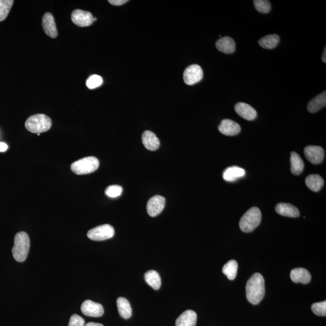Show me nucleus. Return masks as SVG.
Segmentation results:
<instances>
[{
    "instance_id": "obj_1",
    "label": "nucleus",
    "mask_w": 326,
    "mask_h": 326,
    "mask_svg": "<svg viewBox=\"0 0 326 326\" xmlns=\"http://www.w3.org/2000/svg\"><path fill=\"white\" fill-rule=\"evenodd\" d=\"M265 294L264 278L260 273L251 275L246 285V296L251 304H258Z\"/></svg>"
},
{
    "instance_id": "obj_2",
    "label": "nucleus",
    "mask_w": 326,
    "mask_h": 326,
    "mask_svg": "<svg viewBox=\"0 0 326 326\" xmlns=\"http://www.w3.org/2000/svg\"><path fill=\"white\" fill-rule=\"evenodd\" d=\"M30 250V239L26 232L18 233L14 239V246L12 250L15 260L23 262L28 257Z\"/></svg>"
},
{
    "instance_id": "obj_3",
    "label": "nucleus",
    "mask_w": 326,
    "mask_h": 326,
    "mask_svg": "<svg viewBox=\"0 0 326 326\" xmlns=\"http://www.w3.org/2000/svg\"><path fill=\"white\" fill-rule=\"evenodd\" d=\"M262 220L260 210L256 207H252L243 215L239 222V227L243 232L251 233L256 229Z\"/></svg>"
},
{
    "instance_id": "obj_4",
    "label": "nucleus",
    "mask_w": 326,
    "mask_h": 326,
    "mask_svg": "<svg viewBox=\"0 0 326 326\" xmlns=\"http://www.w3.org/2000/svg\"><path fill=\"white\" fill-rule=\"evenodd\" d=\"M52 124L51 118L46 115L39 114L29 117L26 121L25 126L29 131L40 134L51 128Z\"/></svg>"
},
{
    "instance_id": "obj_5",
    "label": "nucleus",
    "mask_w": 326,
    "mask_h": 326,
    "mask_svg": "<svg viewBox=\"0 0 326 326\" xmlns=\"http://www.w3.org/2000/svg\"><path fill=\"white\" fill-rule=\"evenodd\" d=\"M99 161L96 157L88 156L74 162L71 170L77 175H86L94 173L99 167Z\"/></svg>"
},
{
    "instance_id": "obj_6",
    "label": "nucleus",
    "mask_w": 326,
    "mask_h": 326,
    "mask_svg": "<svg viewBox=\"0 0 326 326\" xmlns=\"http://www.w3.org/2000/svg\"><path fill=\"white\" fill-rule=\"evenodd\" d=\"M115 230L111 225H99L88 231V238L92 241H102L111 239L114 236Z\"/></svg>"
},
{
    "instance_id": "obj_7",
    "label": "nucleus",
    "mask_w": 326,
    "mask_h": 326,
    "mask_svg": "<svg viewBox=\"0 0 326 326\" xmlns=\"http://www.w3.org/2000/svg\"><path fill=\"white\" fill-rule=\"evenodd\" d=\"M203 70L200 65H190L184 72V81L187 85H193L200 82L203 78Z\"/></svg>"
},
{
    "instance_id": "obj_8",
    "label": "nucleus",
    "mask_w": 326,
    "mask_h": 326,
    "mask_svg": "<svg viewBox=\"0 0 326 326\" xmlns=\"http://www.w3.org/2000/svg\"><path fill=\"white\" fill-rule=\"evenodd\" d=\"M165 198L160 195H155L150 198L147 204V212L151 217H155L161 213L165 208Z\"/></svg>"
},
{
    "instance_id": "obj_9",
    "label": "nucleus",
    "mask_w": 326,
    "mask_h": 326,
    "mask_svg": "<svg viewBox=\"0 0 326 326\" xmlns=\"http://www.w3.org/2000/svg\"><path fill=\"white\" fill-rule=\"evenodd\" d=\"M72 20L76 25L84 28L90 26L93 23L94 17L89 12L76 10L72 13Z\"/></svg>"
},
{
    "instance_id": "obj_10",
    "label": "nucleus",
    "mask_w": 326,
    "mask_h": 326,
    "mask_svg": "<svg viewBox=\"0 0 326 326\" xmlns=\"http://www.w3.org/2000/svg\"><path fill=\"white\" fill-rule=\"evenodd\" d=\"M304 155L312 164L318 165L324 158V150L321 146H308L304 148Z\"/></svg>"
},
{
    "instance_id": "obj_11",
    "label": "nucleus",
    "mask_w": 326,
    "mask_h": 326,
    "mask_svg": "<svg viewBox=\"0 0 326 326\" xmlns=\"http://www.w3.org/2000/svg\"><path fill=\"white\" fill-rule=\"evenodd\" d=\"M81 311L85 315L91 317H100L104 313L102 305L90 300L82 303Z\"/></svg>"
},
{
    "instance_id": "obj_12",
    "label": "nucleus",
    "mask_w": 326,
    "mask_h": 326,
    "mask_svg": "<svg viewBox=\"0 0 326 326\" xmlns=\"http://www.w3.org/2000/svg\"><path fill=\"white\" fill-rule=\"evenodd\" d=\"M219 132L227 136H234L239 134L241 127L238 123L230 119L222 120L218 126Z\"/></svg>"
},
{
    "instance_id": "obj_13",
    "label": "nucleus",
    "mask_w": 326,
    "mask_h": 326,
    "mask_svg": "<svg viewBox=\"0 0 326 326\" xmlns=\"http://www.w3.org/2000/svg\"><path fill=\"white\" fill-rule=\"evenodd\" d=\"M235 111L239 116L248 121L254 120L257 117L256 109L247 103L239 102L235 105Z\"/></svg>"
},
{
    "instance_id": "obj_14",
    "label": "nucleus",
    "mask_w": 326,
    "mask_h": 326,
    "mask_svg": "<svg viewBox=\"0 0 326 326\" xmlns=\"http://www.w3.org/2000/svg\"><path fill=\"white\" fill-rule=\"evenodd\" d=\"M43 28L44 32L49 37L56 38L58 36L57 29H56L54 17L52 14L47 13L43 17Z\"/></svg>"
},
{
    "instance_id": "obj_15",
    "label": "nucleus",
    "mask_w": 326,
    "mask_h": 326,
    "mask_svg": "<svg viewBox=\"0 0 326 326\" xmlns=\"http://www.w3.org/2000/svg\"><path fill=\"white\" fill-rule=\"evenodd\" d=\"M275 209L278 214L286 217L298 218L300 216V212L297 207L290 204H278Z\"/></svg>"
},
{
    "instance_id": "obj_16",
    "label": "nucleus",
    "mask_w": 326,
    "mask_h": 326,
    "mask_svg": "<svg viewBox=\"0 0 326 326\" xmlns=\"http://www.w3.org/2000/svg\"><path fill=\"white\" fill-rule=\"evenodd\" d=\"M216 47L219 52L225 54H232L236 50L235 41L228 37L221 38L218 40L216 43Z\"/></svg>"
},
{
    "instance_id": "obj_17",
    "label": "nucleus",
    "mask_w": 326,
    "mask_h": 326,
    "mask_svg": "<svg viewBox=\"0 0 326 326\" xmlns=\"http://www.w3.org/2000/svg\"><path fill=\"white\" fill-rule=\"evenodd\" d=\"M197 314L192 310H186L176 320V326H196Z\"/></svg>"
},
{
    "instance_id": "obj_18",
    "label": "nucleus",
    "mask_w": 326,
    "mask_h": 326,
    "mask_svg": "<svg viewBox=\"0 0 326 326\" xmlns=\"http://www.w3.org/2000/svg\"><path fill=\"white\" fill-rule=\"evenodd\" d=\"M142 142L147 149L154 151L158 149L160 142L156 135L150 130H146L142 135Z\"/></svg>"
},
{
    "instance_id": "obj_19",
    "label": "nucleus",
    "mask_w": 326,
    "mask_h": 326,
    "mask_svg": "<svg viewBox=\"0 0 326 326\" xmlns=\"http://www.w3.org/2000/svg\"><path fill=\"white\" fill-rule=\"evenodd\" d=\"M293 282L303 284L309 283L311 280V275L307 269L303 268L293 269L290 274Z\"/></svg>"
},
{
    "instance_id": "obj_20",
    "label": "nucleus",
    "mask_w": 326,
    "mask_h": 326,
    "mask_svg": "<svg viewBox=\"0 0 326 326\" xmlns=\"http://www.w3.org/2000/svg\"><path fill=\"white\" fill-rule=\"evenodd\" d=\"M326 105V92L318 95L308 103L307 111L310 113H315Z\"/></svg>"
},
{
    "instance_id": "obj_21",
    "label": "nucleus",
    "mask_w": 326,
    "mask_h": 326,
    "mask_svg": "<svg viewBox=\"0 0 326 326\" xmlns=\"http://www.w3.org/2000/svg\"><path fill=\"white\" fill-rule=\"evenodd\" d=\"M245 175L244 169L238 167H229L224 172L223 179L226 182H233L240 178L244 177Z\"/></svg>"
},
{
    "instance_id": "obj_22",
    "label": "nucleus",
    "mask_w": 326,
    "mask_h": 326,
    "mask_svg": "<svg viewBox=\"0 0 326 326\" xmlns=\"http://www.w3.org/2000/svg\"><path fill=\"white\" fill-rule=\"evenodd\" d=\"M290 164L291 173L295 176H299L303 173L304 164L303 159L297 152H292L290 154Z\"/></svg>"
},
{
    "instance_id": "obj_23",
    "label": "nucleus",
    "mask_w": 326,
    "mask_h": 326,
    "mask_svg": "<svg viewBox=\"0 0 326 326\" xmlns=\"http://www.w3.org/2000/svg\"><path fill=\"white\" fill-rule=\"evenodd\" d=\"M117 305L118 313L124 319H129L131 317L132 311L128 300L124 297L118 298Z\"/></svg>"
},
{
    "instance_id": "obj_24",
    "label": "nucleus",
    "mask_w": 326,
    "mask_h": 326,
    "mask_svg": "<svg viewBox=\"0 0 326 326\" xmlns=\"http://www.w3.org/2000/svg\"><path fill=\"white\" fill-rule=\"evenodd\" d=\"M306 185L310 191L317 192H319L324 185V180L319 175H310L306 179Z\"/></svg>"
},
{
    "instance_id": "obj_25",
    "label": "nucleus",
    "mask_w": 326,
    "mask_h": 326,
    "mask_svg": "<svg viewBox=\"0 0 326 326\" xmlns=\"http://www.w3.org/2000/svg\"><path fill=\"white\" fill-rule=\"evenodd\" d=\"M144 280L153 289L158 290L161 285V279L158 272L154 270L147 271L144 274Z\"/></svg>"
},
{
    "instance_id": "obj_26",
    "label": "nucleus",
    "mask_w": 326,
    "mask_h": 326,
    "mask_svg": "<svg viewBox=\"0 0 326 326\" xmlns=\"http://www.w3.org/2000/svg\"><path fill=\"white\" fill-rule=\"evenodd\" d=\"M279 42L280 37L275 34L266 35L259 41V45L265 49H273Z\"/></svg>"
},
{
    "instance_id": "obj_27",
    "label": "nucleus",
    "mask_w": 326,
    "mask_h": 326,
    "mask_svg": "<svg viewBox=\"0 0 326 326\" xmlns=\"http://www.w3.org/2000/svg\"><path fill=\"white\" fill-rule=\"evenodd\" d=\"M238 264L235 260H231L224 266L222 272L226 275L228 279H235L238 274Z\"/></svg>"
},
{
    "instance_id": "obj_28",
    "label": "nucleus",
    "mask_w": 326,
    "mask_h": 326,
    "mask_svg": "<svg viewBox=\"0 0 326 326\" xmlns=\"http://www.w3.org/2000/svg\"><path fill=\"white\" fill-rule=\"evenodd\" d=\"M14 2L13 0H0V22L7 19Z\"/></svg>"
},
{
    "instance_id": "obj_29",
    "label": "nucleus",
    "mask_w": 326,
    "mask_h": 326,
    "mask_svg": "<svg viewBox=\"0 0 326 326\" xmlns=\"http://www.w3.org/2000/svg\"><path fill=\"white\" fill-rule=\"evenodd\" d=\"M254 5L256 10L262 14H268L271 10V3L268 0H255Z\"/></svg>"
},
{
    "instance_id": "obj_30",
    "label": "nucleus",
    "mask_w": 326,
    "mask_h": 326,
    "mask_svg": "<svg viewBox=\"0 0 326 326\" xmlns=\"http://www.w3.org/2000/svg\"><path fill=\"white\" fill-rule=\"evenodd\" d=\"M103 79L101 76L97 75H93L90 77L86 82L87 87L93 90V89L96 88L100 87L102 84Z\"/></svg>"
},
{
    "instance_id": "obj_31",
    "label": "nucleus",
    "mask_w": 326,
    "mask_h": 326,
    "mask_svg": "<svg viewBox=\"0 0 326 326\" xmlns=\"http://www.w3.org/2000/svg\"><path fill=\"white\" fill-rule=\"evenodd\" d=\"M122 192L123 188L118 185L109 186L106 189L105 191V194L110 198L120 197Z\"/></svg>"
},
{
    "instance_id": "obj_32",
    "label": "nucleus",
    "mask_w": 326,
    "mask_h": 326,
    "mask_svg": "<svg viewBox=\"0 0 326 326\" xmlns=\"http://www.w3.org/2000/svg\"><path fill=\"white\" fill-rule=\"evenodd\" d=\"M311 309L315 315L325 316L326 315V301L313 303L311 306Z\"/></svg>"
},
{
    "instance_id": "obj_33",
    "label": "nucleus",
    "mask_w": 326,
    "mask_h": 326,
    "mask_svg": "<svg viewBox=\"0 0 326 326\" xmlns=\"http://www.w3.org/2000/svg\"><path fill=\"white\" fill-rule=\"evenodd\" d=\"M85 322L82 317L74 314L70 319L69 326H85Z\"/></svg>"
},
{
    "instance_id": "obj_34",
    "label": "nucleus",
    "mask_w": 326,
    "mask_h": 326,
    "mask_svg": "<svg viewBox=\"0 0 326 326\" xmlns=\"http://www.w3.org/2000/svg\"><path fill=\"white\" fill-rule=\"evenodd\" d=\"M108 2L112 5L121 6L125 4L128 1L127 0H109Z\"/></svg>"
},
{
    "instance_id": "obj_35",
    "label": "nucleus",
    "mask_w": 326,
    "mask_h": 326,
    "mask_svg": "<svg viewBox=\"0 0 326 326\" xmlns=\"http://www.w3.org/2000/svg\"><path fill=\"white\" fill-rule=\"evenodd\" d=\"M8 149V146L5 143L0 142V152H6Z\"/></svg>"
},
{
    "instance_id": "obj_36",
    "label": "nucleus",
    "mask_w": 326,
    "mask_h": 326,
    "mask_svg": "<svg viewBox=\"0 0 326 326\" xmlns=\"http://www.w3.org/2000/svg\"><path fill=\"white\" fill-rule=\"evenodd\" d=\"M85 326H104V325H103L102 324H100V323L90 322L87 323V324H86Z\"/></svg>"
},
{
    "instance_id": "obj_37",
    "label": "nucleus",
    "mask_w": 326,
    "mask_h": 326,
    "mask_svg": "<svg viewBox=\"0 0 326 326\" xmlns=\"http://www.w3.org/2000/svg\"><path fill=\"white\" fill-rule=\"evenodd\" d=\"M326 47H325L324 52H323V54L322 56V61L323 62H324L325 63L326 62Z\"/></svg>"
}]
</instances>
